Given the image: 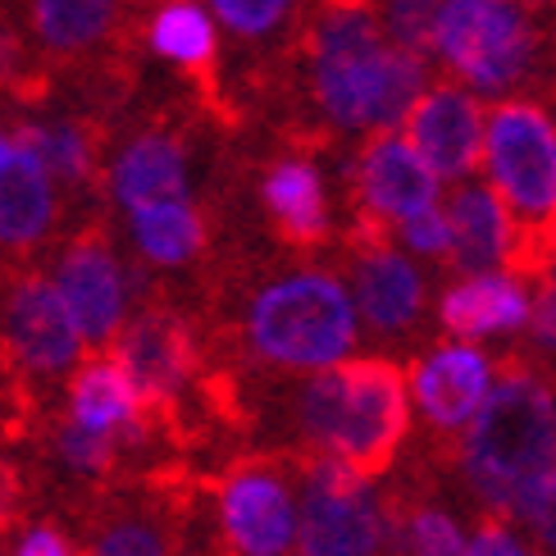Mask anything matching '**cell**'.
Segmentation results:
<instances>
[{
    "label": "cell",
    "mask_w": 556,
    "mask_h": 556,
    "mask_svg": "<svg viewBox=\"0 0 556 556\" xmlns=\"http://www.w3.org/2000/svg\"><path fill=\"white\" fill-rule=\"evenodd\" d=\"M315 91L333 124L392 132L429 91V68L383 37L369 0H329L315 28Z\"/></svg>",
    "instance_id": "cell-1"
},
{
    "label": "cell",
    "mask_w": 556,
    "mask_h": 556,
    "mask_svg": "<svg viewBox=\"0 0 556 556\" xmlns=\"http://www.w3.org/2000/svg\"><path fill=\"white\" fill-rule=\"evenodd\" d=\"M556 470V388L539 369H502L489 406L460 433V475L497 520Z\"/></svg>",
    "instance_id": "cell-2"
},
{
    "label": "cell",
    "mask_w": 556,
    "mask_h": 556,
    "mask_svg": "<svg viewBox=\"0 0 556 556\" xmlns=\"http://www.w3.org/2000/svg\"><path fill=\"white\" fill-rule=\"evenodd\" d=\"M410 383L388 361H342L301 392V425L319 456H338L361 475H379L410 429Z\"/></svg>",
    "instance_id": "cell-3"
},
{
    "label": "cell",
    "mask_w": 556,
    "mask_h": 556,
    "mask_svg": "<svg viewBox=\"0 0 556 556\" xmlns=\"http://www.w3.org/2000/svg\"><path fill=\"white\" fill-rule=\"evenodd\" d=\"M251 346L292 369H333L352 356L361 333L356 296L329 274H292L256 296L247 319Z\"/></svg>",
    "instance_id": "cell-4"
},
{
    "label": "cell",
    "mask_w": 556,
    "mask_h": 556,
    "mask_svg": "<svg viewBox=\"0 0 556 556\" xmlns=\"http://www.w3.org/2000/svg\"><path fill=\"white\" fill-rule=\"evenodd\" d=\"M483 178L511 215L543 238L556 228V119L539 101H497L483 132Z\"/></svg>",
    "instance_id": "cell-5"
},
{
    "label": "cell",
    "mask_w": 556,
    "mask_h": 556,
    "mask_svg": "<svg viewBox=\"0 0 556 556\" xmlns=\"http://www.w3.org/2000/svg\"><path fill=\"white\" fill-rule=\"evenodd\" d=\"M433 51L470 91L502 97L529 78L539 33L516 0H443Z\"/></svg>",
    "instance_id": "cell-6"
},
{
    "label": "cell",
    "mask_w": 556,
    "mask_h": 556,
    "mask_svg": "<svg viewBox=\"0 0 556 556\" xmlns=\"http://www.w3.org/2000/svg\"><path fill=\"white\" fill-rule=\"evenodd\" d=\"M388 543V511L369 475L338 456H315L301 493L296 556H379Z\"/></svg>",
    "instance_id": "cell-7"
},
{
    "label": "cell",
    "mask_w": 556,
    "mask_h": 556,
    "mask_svg": "<svg viewBox=\"0 0 556 556\" xmlns=\"http://www.w3.org/2000/svg\"><path fill=\"white\" fill-rule=\"evenodd\" d=\"M497 379H502V365L479 342H460V338L433 346L406 375L415 415L429 429L452 433V438H460L475 425V415L489 406Z\"/></svg>",
    "instance_id": "cell-8"
},
{
    "label": "cell",
    "mask_w": 556,
    "mask_h": 556,
    "mask_svg": "<svg viewBox=\"0 0 556 556\" xmlns=\"http://www.w3.org/2000/svg\"><path fill=\"white\" fill-rule=\"evenodd\" d=\"M356 197L369 228H402L406 219L443 205V178L429 169L406 132H379L356 160Z\"/></svg>",
    "instance_id": "cell-9"
},
{
    "label": "cell",
    "mask_w": 556,
    "mask_h": 556,
    "mask_svg": "<svg viewBox=\"0 0 556 556\" xmlns=\"http://www.w3.org/2000/svg\"><path fill=\"white\" fill-rule=\"evenodd\" d=\"M402 128L410 137V147L429 160V169L443 182H466L483 165L489 114H483L470 87H452V83L429 87Z\"/></svg>",
    "instance_id": "cell-10"
},
{
    "label": "cell",
    "mask_w": 556,
    "mask_h": 556,
    "mask_svg": "<svg viewBox=\"0 0 556 556\" xmlns=\"http://www.w3.org/2000/svg\"><path fill=\"white\" fill-rule=\"evenodd\" d=\"M447 219H452V265L460 274L529 269L534 238L489 182H460L447 197Z\"/></svg>",
    "instance_id": "cell-11"
},
{
    "label": "cell",
    "mask_w": 556,
    "mask_h": 556,
    "mask_svg": "<svg viewBox=\"0 0 556 556\" xmlns=\"http://www.w3.org/2000/svg\"><path fill=\"white\" fill-rule=\"evenodd\" d=\"M438 319L460 342H489L529 333L534 319V278L525 269L460 274L438 301Z\"/></svg>",
    "instance_id": "cell-12"
},
{
    "label": "cell",
    "mask_w": 556,
    "mask_h": 556,
    "mask_svg": "<svg viewBox=\"0 0 556 556\" xmlns=\"http://www.w3.org/2000/svg\"><path fill=\"white\" fill-rule=\"evenodd\" d=\"M301 506L269 470H242L224 483V534L238 556H288L296 547Z\"/></svg>",
    "instance_id": "cell-13"
},
{
    "label": "cell",
    "mask_w": 556,
    "mask_h": 556,
    "mask_svg": "<svg viewBox=\"0 0 556 556\" xmlns=\"http://www.w3.org/2000/svg\"><path fill=\"white\" fill-rule=\"evenodd\" d=\"M83 324L68 311V301L60 292V283H46V278H28L18 283L10 296V346L18 352V361L37 369V375H60L78 361L83 352Z\"/></svg>",
    "instance_id": "cell-14"
},
{
    "label": "cell",
    "mask_w": 556,
    "mask_h": 556,
    "mask_svg": "<svg viewBox=\"0 0 556 556\" xmlns=\"http://www.w3.org/2000/svg\"><path fill=\"white\" fill-rule=\"evenodd\" d=\"M356 311L369 329L402 333L425 311V274L406 251L375 242L361 251L356 261Z\"/></svg>",
    "instance_id": "cell-15"
},
{
    "label": "cell",
    "mask_w": 556,
    "mask_h": 556,
    "mask_svg": "<svg viewBox=\"0 0 556 556\" xmlns=\"http://www.w3.org/2000/svg\"><path fill=\"white\" fill-rule=\"evenodd\" d=\"M119 361L128 369V379L137 383L147 406H165L174 402L182 383L192 375V346L182 324H174L169 315H147L137 319L132 329L119 338Z\"/></svg>",
    "instance_id": "cell-16"
},
{
    "label": "cell",
    "mask_w": 556,
    "mask_h": 556,
    "mask_svg": "<svg viewBox=\"0 0 556 556\" xmlns=\"http://www.w3.org/2000/svg\"><path fill=\"white\" fill-rule=\"evenodd\" d=\"M60 292L68 301V311L78 315L87 338H110L114 329H119L124 274L101 242H78L74 251H68L64 269H60Z\"/></svg>",
    "instance_id": "cell-17"
},
{
    "label": "cell",
    "mask_w": 556,
    "mask_h": 556,
    "mask_svg": "<svg viewBox=\"0 0 556 556\" xmlns=\"http://www.w3.org/2000/svg\"><path fill=\"white\" fill-rule=\"evenodd\" d=\"M51 224V169L33 142V128L14 132V151L0 169V242H33Z\"/></svg>",
    "instance_id": "cell-18"
},
{
    "label": "cell",
    "mask_w": 556,
    "mask_h": 556,
    "mask_svg": "<svg viewBox=\"0 0 556 556\" xmlns=\"http://www.w3.org/2000/svg\"><path fill=\"white\" fill-rule=\"evenodd\" d=\"M182 192H188V169H182V151L169 137H142L114 165V197L128 211H147V205H160V201H182Z\"/></svg>",
    "instance_id": "cell-19"
},
{
    "label": "cell",
    "mask_w": 556,
    "mask_h": 556,
    "mask_svg": "<svg viewBox=\"0 0 556 556\" xmlns=\"http://www.w3.org/2000/svg\"><path fill=\"white\" fill-rule=\"evenodd\" d=\"M265 201L283 228V238L292 242H319L329 228V205H324V182L315 165L306 160H283L265 178Z\"/></svg>",
    "instance_id": "cell-20"
},
{
    "label": "cell",
    "mask_w": 556,
    "mask_h": 556,
    "mask_svg": "<svg viewBox=\"0 0 556 556\" xmlns=\"http://www.w3.org/2000/svg\"><path fill=\"white\" fill-rule=\"evenodd\" d=\"M142 392L128 379V369L119 361H97L87 365L74 379V397H68V410L74 420L101 433H119L137 425V410H142Z\"/></svg>",
    "instance_id": "cell-21"
},
{
    "label": "cell",
    "mask_w": 556,
    "mask_h": 556,
    "mask_svg": "<svg viewBox=\"0 0 556 556\" xmlns=\"http://www.w3.org/2000/svg\"><path fill=\"white\" fill-rule=\"evenodd\" d=\"M132 233L155 265H182L201 247V219L188 201H160L147 211H132Z\"/></svg>",
    "instance_id": "cell-22"
},
{
    "label": "cell",
    "mask_w": 556,
    "mask_h": 556,
    "mask_svg": "<svg viewBox=\"0 0 556 556\" xmlns=\"http://www.w3.org/2000/svg\"><path fill=\"white\" fill-rule=\"evenodd\" d=\"M37 33L55 51H78L110 28L114 0H37Z\"/></svg>",
    "instance_id": "cell-23"
},
{
    "label": "cell",
    "mask_w": 556,
    "mask_h": 556,
    "mask_svg": "<svg viewBox=\"0 0 556 556\" xmlns=\"http://www.w3.org/2000/svg\"><path fill=\"white\" fill-rule=\"evenodd\" d=\"M151 41H155V51L182 64V68H197L215 55V28H211V18H205L197 5H188V0H178V5H165L155 14L151 23Z\"/></svg>",
    "instance_id": "cell-24"
},
{
    "label": "cell",
    "mask_w": 556,
    "mask_h": 556,
    "mask_svg": "<svg viewBox=\"0 0 556 556\" xmlns=\"http://www.w3.org/2000/svg\"><path fill=\"white\" fill-rule=\"evenodd\" d=\"M402 547H406V556H466L470 534L460 529L456 516L438 511V506H420V511H410L402 525Z\"/></svg>",
    "instance_id": "cell-25"
},
{
    "label": "cell",
    "mask_w": 556,
    "mask_h": 556,
    "mask_svg": "<svg viewBox=\"0 0 556 556\" xmlns=\"http://www.w3.org/2000/svg\"><path fill=\"white\" fill-rule=\"evenodd\" d=\"M438 10H443V0H388L383 5V28L397 46L425 55V51H433Z\"/></svg>",
    "instance_id": "cell-26"
},
{
    "label": "cell",
    "mask_w": 556,
    "mask_h": 556,
    "mask_svg": "<svg viewBox=\"0 0 556 556\" xmlns=\"http://www.w3.org/2000/svg\"><path fill=\"white\" fill-rule=\"evenodd\" d=\"M33 142L46 160V169L60 174V178H83L87 174V142L74 124H60V128H33Z\"/></svg>",
    "instance_id": "cell-27"
},
{
    "label": "cell",
    "mask_w": 556,
    "mask_h": 556,
    "mask_svg": "<svg viewBox=\"0 0 556 556\" xmlns=\"http://www.w3.org/2000/svg\"><path fill=\"white\" fill-rule=\"evenodd\" d=\"M402 247L415 251L425 261H452V219H447V205H433V211L406 219L402 228Z\"/></svg>",
    "instance_id": "cell-28"
},
{
    "label": "cell",
    "mask_w": 556,
    "mask_h": 556,
    "mask_svg": "<svg viewBox=\"0 0 556 556\" xmlns=\"http://www.w3.org/2000/svg\"><path fill=\"white\" fill-rule=\"evenodd\" d=\"M529 539H534L547 556H556V470L539 483L534 493H529L525 502H520V511L511 516Z\"/></svg>",
    "instance_id": "cell-29"
},
{
    "label": "cell",
    "mask_w": 556,
    "mask_h": 556,
    "mask_svg": "<svg viewBox=\"0 0 556 556\" xmlns=\"http://www.w3.org/2000/svg\"><path fill=\"white\" fill-rule=\"evenodd\" d=\"M466 556H547L534 539L525 534V529H516V520H489L479 525L470 534V552Z\"/></svg>",
    "instance_id": "cell-30"
},
{
    "label": "cell",
    "mask_w": 556,
    "mask_h": 556,
    "mask_svg": "<svg viewBox=\"0 0 556 556\" xmlns=\"http://www.w3.org/2000/svg\"><path fill=\"white\" fill-rule=\"evenodd\" d=\"M211 5L228 28L242 37H261L288 14V0H211Z\"/></svg>",
    "instance_id": "cell-31"
},
{
    "label": "cell",
    "mask_w": 556,
    "mask_h": 556,
    "mask_svg": "<svg viewBox=\"0 0 556 556\" xmlns=\"http://www.w3.org/2000/svg\"><path fill=\"white\" fill-rule=\"evenodd\" d=\"M60 452L74 470H105L110 456H114V433H101V429H87V425H68L60 433Z\"/></svg>",
    "instance_id": "cell-32"
},
{
    "label": "cell",
    "mask_w": 556,
    "mask_h": 556,
    "mask_svg": "<svg viewBox=\"0 0 556 556\" xmlns=\"http://www.w3.org/2000/svg\"><path fill=\"white\" fill-rule=\"evenodd\" d=\"M97 556H165V543L151 525H119L101 539Z\"/></svg>",
    "instance_id": "cell-33"
},
{
    "label": "cell",
    "mask_w": 556,
    "mask_h": 556,
    "mask_svg": "<svg viewBox=\"0 0 556 556\" xmlns=\"http://www.w3.org/2000/svg\"><path fill=\"white\" fill-rule=\"evenodd\" d=\"M18 556H74V552H68V543L55 534V529H33V534L23 539Z\"/></svg>",
    "instance_id": "cell-34"
},
{
    "label": "cell",
    "mask_w": 556,
    "mask_h": 556,
    "mask_svg": "<svg viewBox=\"0 0 556 556\" xmlns=\"http://www.w3.org/2000/svg\"><path fill=\"white\" fill-rule=\"evenodd\" d=\"M10 502H14V475H10L5 460H0V520L10 516Z\"/></svg>",
    "instance_id": "cell-35"
},
{
    "label": "cell",
    "mask_w": 556,
    "mask_h": 556,
    "mask_svg": "<svg viewBox=\"0 0 556 556\" xmlns=\"http://www.w3.org/2000/svg\"><path fill=\"white\" fill-rule=\"evenodd\" d=\"M10 151H14V137H0V169H5V160H10Z\"/></svg>",
    "instance_id": "cell-36"
},
{
    "label": "cell",
    "mask_w": 556,
    "mask_h": 556,
    "mask_svg": "<svg viewBox=\"0 0 556 556\" xmlns=\"http://www.w3.org/2000/svg\"><path fill=\"white\" fill-rule=\"evenodd\" d=\"M520 5H543V10H556V0H520Z\"/></svg>",
    "instance_id": "cell-37"
}]
</instances>
